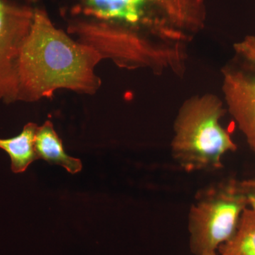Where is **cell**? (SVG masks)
Segmentation results:
<instances>
[{
  "label": "cell",
  "instance_id": "obj_4",
  "mask_svg": "<svg viewBox=\"0 0 255 255\" xmlns=\"http://www.w3.org/2000/svg\"><path fill=\"white\" fill-rule=\"evenodd\" d=\"M248 206L239 181L214 183L199 191L188 219L191 253L200 255L219 249L236 232Z\"/></svg>",
  "mask_w": 255,
  "mask_h": 255
},
{
  "label": "cell",
  "instance_id": "obj_3",
  "mask_svg": "<svg viewBox=\"0 0 255 255\" xmlns=\"http://www.w3.org/2000/svg\"><path fill=\"white\" fill-rule=\"evenodd\" d=\"M225 112L221 100L211 94L194 96L184 102L174 122L171 151L184 170L221 168L223 156L237 149L220 124Z\"/></svg>",
  "mask_w": 255,
  "mask_h": 255
},
{
  "label": "cell",
  "instance_id": "obj_6",
  "mask_svg": "<svg viewBox=\"0 0 255 255\" xmlns=\"http://www.w3.org/2000/svg\"><path fill=\"white\" fill-rule=\"evenodd\" d=\"M236 55L223 69V91L230 113L255 153V36L235 45Z\"/></svg>",
  "mask_w": 255,
  "mask_h": 255
},
{
  "label": "cell",
  "instance_id": "obj_10",
  "mask_svg": "<svg viewBox=\"0 0 255 255\" xmlns=\"http://www.w3.org/2000/svg\"><path fill=\"white\" fill-rule=\"evenodd\" d=\"M219 249V255H255V210H244L236 232Z\"/></svg>",
  "mask_w": 255,
  "mask_h": 255
},
{
  "label": "cell",
  "instance_id": "obj_11",
  "mask_svg": "<svg viewBox=\"0 0 255 255\" xmlns=\"http://www.w3.org/2000/svg\"><path fill=\"white\" fill-rule=\"evenodd\" d=\"M241 187L248 201V206L255 211V179L240 182Z\"/></svg>",
  "mask_w": 255,
  "mask_h": 255
},
{
  "label": "cell",
  "instance_id": "obj_2",
  "mask_svg": "<svg viewBox=\"0 0 255 255\" xmlns=\"http://www.w3.org/2000/svg\"><path fill=\"white\" fill-rule=\"evenodd\" d=\"M75 1V14L117 25L175 55H183V45L204 27L206 21L205 0Z\"/></svg>",
  "mask_w": 255,
  "mask_h": 255
},
{
  "label": "cell",
  "instance_id": "obj_12",
  "mask_svg": "<svg viewBox=\"0 0 255 255\" xmlns=\"http://www.w3.org/2000/svg\"><path fill=\"white\" fill-rule=\"evenodd\" d=\"M200 255H218L217 253H216V251H213V252H207V253H203V254H201Z\"/></svg>",
  "mask_w": 255,
  "mask_h": 255
},
{
  "label": "cell",
  "instance_id": "obj_1",
  "mask_svg": "<svg viewBox=\"0 0 255 255\" xmlns=\"http://www.w3.org/2000/svg\"><path fill=\"white\" fill-rule=\"evenodd\" d=\"M102 59L98 50L74 41L46 11L36 8L18 61L19 101L51 98L61 89L94 95L102 84L95 69Z\"/></svg>",
  "mask_w": 255,
  "mask_h": 255
},
{
  "label": "cell",
  "instance_id": "obj_7",
  "mask_svg": "<svg viewBox=\"0 0 255 255\" xmlns=\"http://www.w3.org/2000/svg\"><path fill=\"white\" fill-rule=\"evenodd\" d=\"M35 9L14 0H0V101H19L18 61L29 34Z\"/></svg>",
  "mask_w": 255,
  "mask_h": 255
},
{
  "label": "cell",
  "instance_id": "obj_5",
  "mask_svg": "<svg viewBox=\"0 0 255 255\" xmlns=\"http://www.w3.org/2000/svg\"><path fill=\"white\" fill-rule=\"evenodd\" d=\"M68 31L119 66L173 69L172 60L164 52L136 33L113 23L81 16L70 23Z\"/></svg>",
  "mask_w": 255,
  "mask_h": 255
},
{
  "label": "cell",
  "instance_id": "obj_8",
  "mask_svg": "<svg viewBox=\"0 0 255 255\" xmlns=\"http://www.w3.org/2000/svg\"><path fill=\"white\" fill-rule=\"evenodd\" d=\"M34 145L38 159H44L50 164L61 166L71 174L82 170L81 160L70 157L65 152L63 141L50 121H46L43 126L38 127Z\"/></svg>",
  "mask_w": 255,
  "mask_h": 255
},
{
  "label": "cell",
  "instance_id": "obj_9",
  "mask_svg": "<svg viewBox=\"0 0 255 255\" xmlns=\"http://www.w3.org/2000/svg\"><path fill=\"white\" fill-rule=\"evenodd\" d=\"M38 127L36 124L28 123L17 136L0 138V148L9 155L11 169L14 173L25 172L30 164L38 159L34 145Z\"/></svg>",
  "mask_w": 255,
  "mask_h": 255
}]
</instances>
